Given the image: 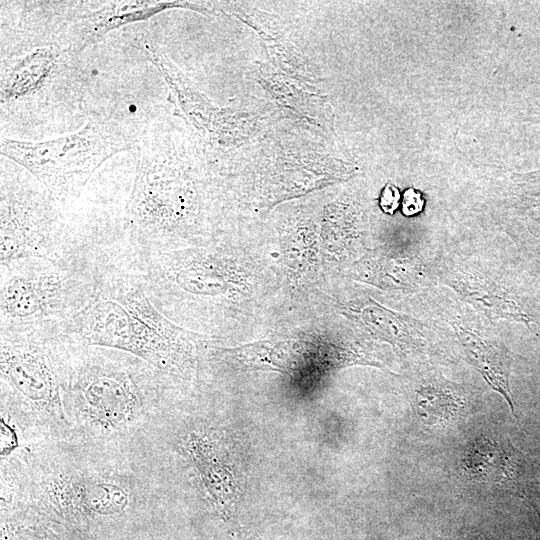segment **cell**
<instances>
[{"label":"cell","instance_id":"1","mask_svg":"<svg viewBox=\"0 0 540 540\" xmlns=\"http://www.w3.org/2000/svg\"><path fill=\"white\" fill-rule=\"evenodd\" d=\"M130 146L107 124L90 120L75 133L42 142L3 138L0 152L54 193L77 194L107 159Z\"/></svg>","mask_w":540,"mask_h":540},{"label":"cell","instance_id":"2","mask_svg":"<svg viewBox=\"0 0 540 540\" xmlns=\"http://www.w3.org/2000/svg\"><path fill=\"white\" fill-rule=\"evenodd\" d=\"M78 332L91 345L127 351L163 371L187 376L196 353L164 339L122 302L99 298L77 318Z\"/></svg>","mask_w":540,"mask_h":540},{"label":"cell","instance_id":"3","mask_svg":"<svg viewBox=\"0 0 540 540\" xmlns=\"http://www.w3.org/2000/svg\"><path fill=\"white\" fill-rule=\"evenodd\" d=\"M84 430L99 436L124 434L140 423L146 414L143 395L126 372L94 367L84 371L75 381L64 404Z\"/></svg>","mask_w":540,"mask_h":540},{"label":"cell","instance_id":"4","mask_svg":"<svg viewBox=\"0 0 540 540\" xmlns=\"http://www.w3.org/2000/svg\"><path fill=\"white\" fill-rule=\"evenodd\" d=\"M33 493L56 507L101 514L126 509L136 496L132 483L119 475L66 467L41 476Z\"/></svg>","mask_w":540,"mask_h":540},{"label":"cell","instance_id":"5","mask_svg":"<svg viewBox=\"0 0 540 540\" xmlns=\"http://www.w3.org/2000/svg\"><path fill=\"white\" fill-rule=\"evenodd\" d=\"M0 369L2 377L36 415L62 425L68 423L59 382L39 347L2 343Z\"/></svg>","mask_w":540,"mask_h":540},{"label":"cell","instance_id":"6","mask_svg":"<svg viewBox=\"0 0 540 540\" xmlns=\"http://www.w3.org/2000/svg\"><path fill=\"white\" fill-rule=\"evenodd\" d=\"M185 186L154 153H139L128 203L130 221L139 227H165L181 220L187 209Z\"/></svg>","mask_w":540,"mask_h":540},{"label":"cell","instance_id":"7","mask_svg":"<svg viewBox=\"0 0 540 540\" xmlns=\"http://www.w3.org/2000/svg\"><path fill=\"white\" fill-rule=\"evenodd\" d=\"M172 8L205 9L189 2L176 1H112L82 17L79 50L98 42L110 31L139 21Z\"/></svg>","mask_w":540,"mask_h":540},{"label":"cell","instance_id":"8","mask_svg":"<svg viewBox=\"0 0 540 540\" xmlns=\"http://www.w3.org/2000/svg\"><path fill=\"white\" fill-rule=\"evenodd\" d=\"M60 58L61 52L52 46L37 47L21 56L2 81V102L25 100L44 89L59 68Z\"/></svg>","mask_w":540,"mask_h":540},{"label":"cell","instance_id":"9","mask_svg":"<svg viewBox=\"0 0 540 540\" xmlns=\"http://www.w3.org/2000/svg\"><path fill=\"white\" fill-rule=\"evenodd\" d=\"M519 452L501 439L480 436L473 440L462 458L465 473L482 483H502L516 473Z\"/></svg>","mask_w":540,"mask_h":540},{"label":"cell","instance_id":"10","mask_svg":"<svg viewBox=\"0 0 540 540\" xmlns=\"http://www.w3.org/2000/svg\"><path fill=\"white\" fill-rule=\"evenodd\" d=\"M457 334L470 363L485 381L504 397L511 411L515 414L510 390L512 366L510 351L502 344L465 328L459 327Z\"/></svg>","mask_w":540,"mask_h":540},{"label":"cell","instance_id":"11","mask_svg":"<svg viewBox=\"0 0 540 540\" xmlns=\"http://www.w3.org/2000/svg\"><path fill=\"white\" fill-rule=\"evenodd\" d=\"M415 408L424 424L446 426L469 411V393L462 385L444 379L427 380L416 390Z\"/></svg>","mask_w":540,"mask_h":540},{"label":"cell","instance_id":"12","mask_svg":"<svg viewBox=\"0 0 540 540\" xmlns=\"http://www.w3.org/2000/svg\"><path fill=\"white\" fill-rule=\"evenodd\" d=\"M203 485L217 505L234 496L233 477L219 442L210 434L192 433L185 443Z\"/></svg>","mask_w":540,"mask_h":540},{"label":"cell","instance_id":"13","mask_svg":"<svg viewBox=\"0 0 540 540\" xmlns=\"http://www.w3.org/2000/svg\"><path fill=\"white\" fill-rule=\"evenodd\" d=\"M60 290L61 282L54 275L38 279L23 275L10 276L2 286V309L16 318L40 315L55 305Z\"/></svg>","mask_w":540,"mask_h":540},{"label":"cell","instance_id":"14","mask_svg":"<svg viewBox=\"0 0 540 540\" xmlns=\"http://www.w3.org/2000/svg\"><path fill=\"white\" fill-rule=\"evenodd\" d=\"M456 289L489 315L529 324L531 319L504 290L489 280L466 273L454 281Z\"/></svg>","mask_w":540,"mask_h":540},{"label":"cell","instance_id":"15","mask_svg":"<svg viewBox=\"0 0 540 540\" xmlns=\"http://www.w3.org/2000/svg\"><path fill=\"white\" fill-rule=\"evenodd\" d=\"M22 215L12 208L1 206V264L35 255L39 248V234Z\"/></svg>","mask_w":540,"mask_h":540},{"label":"cell","instance_id":"16","mask_svg":"<svg viewBox=\"0 0 540 540\" xmlns=\"http://www.w3.org/2000/svg\"><path fill=\"white\" fill-rule=\"evenodd\" d=\"M350 310L375 334L400 347L414 343L417 338V329L407 319L377 304Z\"/></svg>","mask_w":540,"mask_h":540},{"label":"cell","instance_id":"17","mask_svg":"<svg viewBox=\"0 0 540 540\" xmlns=\"http://www.w3.org/2000/svg\"><path fill=\"white\" fill-rule=\"evenodd\" d=\"M423 206L424 200L418 191L412 188L405 191L403 199V212L405 215H414L420 212Z\"/></svg>","mask_w":540,"mask_h":540},{"label":"cell","instance_id":"18","mask_svg":"<svg viewBox=\"0 0 540 540\" xmlns=\"http://www.w3.org/2000/svg\"><path fill=\"white\" fill-rule=\"evenodd\" d=\"M400 200V194L398 189L392 185L387 184L383 189L380 197V206L386 213H393L398 207Z\"/></svg>","mask_w":540,"mask_h":540},{"label":"cell","instance_id":"19","mask_svg":"<svg viewBox=\"0 0 540 540\" xmlns=\"http://www.w3.org/2000/svg\"><path fill=\"white\" fill-rule=\"evenodd\" d=\"M458 540H481V539L480 538L479 539L478 538H476V539H474V538H463V539H458Z\"/></svg>","mask_w":540,"mask_h":540}]
</instances>
